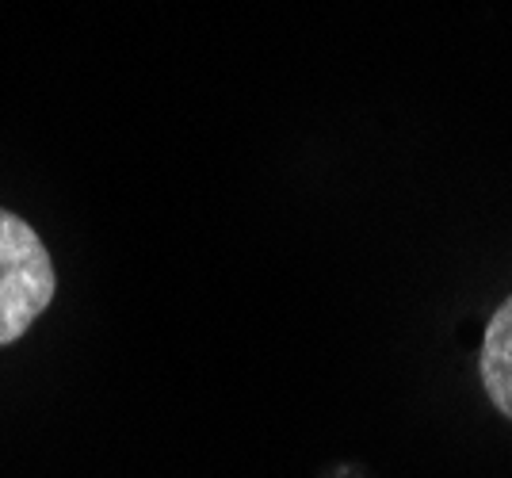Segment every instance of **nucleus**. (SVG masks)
Here are the masks:
<instances>
[{
	"label": "nucleus",
	"mask_w": 512,
	"mask_h": 478,
	"mask_svg": "<svg viewBox=\"0 0 512 478\" xmlns=\"http://www.w3.org/2000/svg\"><path fill=\"white\" fill-rule=\"evenodd\" d=\"M54 261L31 222L0 207V345L20 341L54 299Z\"/></svg>",
	"instance_id": "f257e3e1"
},
{
	"label": "nucleus",
	"mask_w": 512,
	"mask_h": 478,
	"mask_svg": "<svg viewBox=\"0 0 512 478\" xmlns=\"http://www.w3.org/2000/svg\"><path fill=\"white\" fill-rule=\"evenodd\" d=\"M478 371H482V387L490 394L493 410L512 421V295L493 310Z\"/></svg>",
	"instance_id": "f03ea898"
}]
</instances>
